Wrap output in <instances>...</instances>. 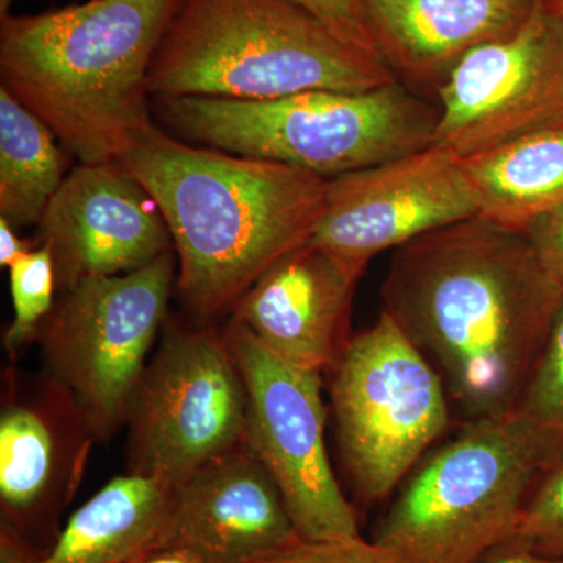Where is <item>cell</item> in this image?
Masks as SVG:
<instances>
[{
	"label": "cell",
	"instance_id": "cell-13",
	"mask_svg": "<svg viewBox=\"0 0 563 563\" xmlns=\"http://www.w3.org/2000/svg\"><path fill=\"white\" fill-rule=\"evenodd\" d=\"M38 225L65 291L139 269L173 244L157 203L120 162L74 166Z\"/></svg>",
	"mask_w": 563,
	"mask_h": 563
},
{
	"label": "cell",
	"instance_id": "cell-32",
	"mask_svg": "<svg viewBox=\"0 0 563 563\" xmlns=\"http://www.w3.org/2000/svg\"><path fill=\"white\" fill-rule=\"evenodd\" d=\"M554 5H555V3H554ZM555 7H558V9L561 10V13H562V16H563V3H561V5H555Z\"/></svg>",
	"mask_w": 563,
	"mask_h": 563
},
{
	"label": "cell",
	"instance_id": "cell-3",
	"mask_svg": "<svg viewBox=\"0 0 563 563\" xmlns=\"http://www.w3.org/2000/svg\"><path fill=\"white\" fill-rule=\"evenodd\" d=\"M180 0H90L0 21V79L80 163L152 124L147 74Z\"/></svg>",
	"mask_w": 563,
	"mask_h": 563
},
{
	"label": "cell",
	"instance_id": "cell-18",
	"mask_svg": "<svg viewBox=\"0 0 563 563\" xmlns=\"http://www.w3.org/2000/svg\"><path fill=\"white\" fill-rule=\"evenodd\" d=\"M174 484L132 473L103 485L44 553L0 540V563H129L168 547Z\"/></svg>",
	"mask_w": 563,
	"mask_h": 563
},
{
	"label": "cell",
	"instance_id": "cell-24",
	"mask_svg": "<svg viewBox=\"0 0 563 563\" xmlns=\"http://www.w3.org/2000/svg\"><path fill=\"white\" fill-rule=\"evenodd\" d=\"M246 563H406L395 551L362 537L332 542L296 539Z\"/></svg>",
	"mask_w": 563,
	"mask_h": 563
},
{
	"label": "cell",
	"instance_id": "cell-21",
	"mask_svg": "<svg viewBox=\"0 0 563 563\" xmlns=\"http://www.w3.org/2000/svg\"><path fill=\"white\" fill-rule=\"evenodd\" d=\"M514 413L542 444L548 468L563 461V306Z\"/></svg>",
	"mask_w": 563,
	"mask_h": 563
},
{
	"label": "cell",
	"instance_id": "cell-23",
	"mask_svg": "<svg viewBox=\"0 0 563 563\" xmlns=\"http://www.w3.org/2000/svg\"><path fill=\"white\" fill-rule=\"evenodd\" d=\"M506 548L563 558V461L537 481Z\"/></svg>",
	"mask_w": 563,
	"mask_h": 563
},
{
	"label": "cell",
	"instance_id": "cell-7",
	"mask_svg": "<svg viewBox=\"0 0 563 563\" xmlns=\"http://www.w3.org/2000/svg\"><path fill=\"white\" fill-rule=\"evenodd\" d=\"M343 462L363 506L387 499L450 428L442 377L390 314L352 336L332 368Z\"/></svg>",
	"mask_w": 563,
	"mask_h": 563
},
{
	"label": "cell",
	"instance_id": "cell-27",
	"mask_svg": "<svg viewBox=\"0 0 563 563\" xmlns=\"http://www.w3.org/2000/svg\"><path fill=\"white\" fill-rule=\"evenodd\" d=\"M29 251H32L31 247L16 235V229L0 218V265L3 268H10Z\"/></svg>",
	"mask_w": 563,
	"mask_h": 563
},
{
	"label": "cell",
	"instance_id": "cell-17",
	"mask_svg": "<svg viewBox=\"0 0 563 563\" xmlns=\"http://www.w3.org/2000/svg\"><path fill=\"white\" fill-rule=\"evenodd\" d=\"M58 387V385H57ZM84 420L68 393L58 387L54 406L11 401L0 418V504L2 537L24 544L25 537L49 529L47 521L76 488L84 454L74 435L87 426L66 428ZM90 432V431H88Z\"/></svg>",
	"mask_w": 563,
	"mask_h": 563
},
{
	"label": "cell",
	"instance_id": "cell-4",
	"mask_svg": "<svg viewBox=\"0 0 563 563\" xmlns=\"http://www.w3.org/2000/svg\"><path fill=\"white\" fill-rule=\"evenodd\" d=\"M398 80L291 0H180L152 58V98L269 101Z\"/></svg>",
	"mask_w": 563,
	"mask_h": 563
},
{
	"label": "cell",
	"instance_id": "cell-15",
	"mask_svg": "<svg viewBox=\"0 0 563 563\" xmlns=\"http://www.w3.org/2000/svg\"><path fill=\"white\" fill-rule=\"evenodd\" d=\"M296 539L279 488L247 443L174 484L168 547L207 563H246Z\"/></svg>",
	"mask_w": 563,
	"mask_h": 563
},
{
	"label": "cell",
	"instance_id": "cell-8",
	"mask_svg": "<svg viewBox=\"0 0 563 563\" xmlns=\"http://www.w3.org/2000/svg\"><path fill=\"white\" fill-rule=\"evenodd\" d=\"M172 251L133 272L81 282L41 324L51 380L68 393L92 439L128 421L146 355L165 320Z\"/></svg>",
	"mask_w": 563,
	"mask_h": 563
},
{
	"label": "cell",
	"instance_id": "cell-25",
	"mask_svg": "<svg viewBox=\"0 0 563 563\" xmlns=\"http://www.w3.org/2000/svg\"><path fill=\"white\" fill-rule=\"evenodd\" d=\"M291 2L298 3L303 10L312 13L344 43L384 60L366 22L362 0H291Z\"/></svg>",
	"mask_w": 563,
	"mask_h": 563
},
{
	"label": "cell",
	"instance_id": "cell-9",
	"mask_svg": "<svg viewBox=\"0 0 563 563\" xmlns=\"http://www.w3.org/2000/svg\"><path fill=\"white\" fill-rule=\"evenodd\" d=\"M225 339L246 390L247 446L279 488L299 539L362 537L325 448L322 373L284 361L240 321L231 322Z\"/></svg>",
	"mask_w": 563,
	"mask_h": 563
},
{
	"label": "cell",
	"instance_id": "cell-16",
	"mask_svg": "<svg viewBox=\"0 0 563 563\" xmlns=\"http://www.w3.org/2000/svg\"><path fill=\"white\" fill-rule=\"evenodd\" d=\"M542 0H362L395 76L439 90L466 54L512 35Z\"/></svg>",
	"mask_w": 563,
	"mask_h": 563
},
{
	"label": "cell",
	"instance_id": "cell-12",
	"mask_svg": "<svg viewBox=\"0 0 563 563\" xmlns=\"http://www.w3.org/2000/svg\"><path fill=\"white\" fill-rule=\"evenodd\" d=\"M476 214L461 158L432 144L328 179L310 243L365 273L376 255Z\"/></svg>",
	"mask_w": 563,
	"mask_h": 563
},
{
	"label": "cell",
	"instance_id": "cell-1",
	"mask_svg": "<svg viewBox=\"0 0 563 563\" xmlns=\"http://www.w3.org/2000/svg\"><path fill=\"white\" fill-rule=\"evenodd\" d=\"M384 312L442 377L462 422L517 410L563 306L525 232L476 217L391 252Z\"/></svg>",
	"mask_w": 563,
	"mask_h": 563
},
{
	"label": "cell",
	"instance_id": "cell-2",
	"mask_svg": "<svg viewBox=\"0 0 563 563\" xmlns=\"http://www.w3.org/2000/svg\"><path fill=\"white\" fill-rule=\"evenodd\" d=\"M120 163L161 209L179 288L199 317L232 309L288 252L309 243L325 181L285 163L203 150L151 124Z\"/></svg>",
	"mask_w": 563,
	"mask_h": 563
},
{
	"label": "cell",
	"instance_id": "cell-31",
	"mask_svg": "<svg viewBox=\"0 0 563 563\" xmlns=\"http://www.w3.org/2000/svg\"><path fill=\"white\" fill-rule=\"evenodd\" d=\"M551 2L555 3V5H561V3H563V0H551Z\"/></svg>",
	"mask_w": 563,
	"mask_h": 563
},
{
	"label": "cell",
	"instance_id": "cell-5",
	"mask_svg": "<svg viewBox=\"0 0 563 563\" xmlns=\"http://www.w3.org/2000/svg\"><path fill=\"white\" fill-rule=\"evenodd\" d=\"M163 118L211 150L336 177L432 146L437 114L398 80L372 91H307L269 101L177 98Z\"/></svg>",
	"mask_w": 563,
	"mask_h": 563
},
{
	"label": "cell",
	"instance_id": "cell-26",
	"mask_svg": "<svg viewBox=\"0 0 563 563\" xmlns=\"http://www.w3.org/2000/svg\"><path fill=\"white\" fill-rule=\"evenodd\" d=\"M529 236L540 261L563 287V206L533 222Z\"/></svg>",
	"mask_w": 563,
	"mask_h": 563
},
{
	"label": "cell",
	"instance_id": "cell-10",
	"mask_svg": "<svg viewBox=\"0 0 563 563\" xmlns=\"http://www.w3.org/2000/svg\"><path fill=\"white\" fill-rule=\"evenodd\" d=\"M128 421L133 473L172 484L246 443V390L225 333L166 335Z\"/></svg>",
	"mask_w": 563,
	"mask_h": 563
},
{
	"label": "cell",
	"instance_id": "cell-29",
	"mask_svg": "<svg viewBox=\"0 0 563 563\" xmlns=\"http://www.w3.org/2000/svg\"><path fill=\"white\" fill-rule=\"evenodd\" d=\"M488 563H563V558H548V555L506 548V550L498 551L493 555Z\"/></svg>",
	"mask_w": 563,
	"mask_h": 563
},
{
	"label": "cell",
	"instance_id": "cell-30",
	"mask_svg": "<svg viewBox=\"0 0 563 563\" xmlns=\"http://www.w3.org/2000/svg\"><path fill=\"white\" fill-rule=\"evenodd\" d=\"M13 3L14 0H0V21L5 20V18L10 16V10Z\"/></svg>",
	"mask_w": 563,
	"mask_h": 563
},
{
	"label": "cell",
	"instance_id": "cell-11",
	"mask_svg": "<svg viewBox=\"0 0 563 563\" xmlns=\"http://www.w3.org/2000/svg\"><path fill=\"white\" fill-rule=\"evenodd\" d=\"M433 146L465 158L563 120V16L542 0L506 38L466 54L437 90Z\"/></svg>",
	"mask_w": 563,
	"mask_h": 563
},
{
	"label": "cell",
	"instance_id": "cell-19",
	"mask_svg": "<svg viewBox=\"0 0 563 563\" xmlns=\"http://www.w3.org/2000/svg\"><path fill=\"white\" fill-rule=\"evenodd\" d=\"M477 214L510 231L563 206V120L461 158Z\"/></svg>",
	"mask_w": 563,
	"mask_h": 563
},
{
	"label": "cell",
	"instance_id": "cell-20",
	"mask_svg": "<svg viewBox=\"0 0 563 563\" xmlns=\"http://www.w3.org/2000/svg\"><path fill=\"white\" fill-rule=\"evenodd\" d=\"M54 132L0 88V218L38 224L68 176V152Z\"/></svg>",
	"mask_w": 563,
	"mask_h": 563
},
{
	"label": "cell",
	"instance_id": "cell-14",
	"mask_svg": "<svg viewBox=\"0 0 563 563\" xmlns=\"http://www.w3.org/2000/svg\"><path fill=\"white\" fill-rule=\"evenodd\" d=\"M362 272L312 243L279 258L233 307L263 346L312 372H328L350 343L351 303Z\"/></svg>",
	"mask_w": 563,
	"mask_h": 563
},
{
	"label": "cell",
	"instance_id": "cell-28",
	"mask_svg": "<svg viewBox=\"0 0 563 563\" xmlns=\"http://www.w3.org/2000/svg\"><path fill=\"white\" fill-rule=\"evenodd\" d=\"M131 563H207L201 555L177 547H165Z\"/></svg>",
	"mask_w": 563,
	"mask_h": 563
},
{
	"label": "cell",
	"instance_id": "cell-22",
	"mask_svg": "<svg viewBox=\"0 0 563 563\" xmlns=\"http://www.w3.org/2000/svg\"><path fill=\"white\" fill-rule=\"evenodd\" d=\"M9 272L14 318L5 335V346L14 352L35 339L41 324L54 309L57 276L54 258L46 246L29 251L10 266Z\"/></svg>",
	"mask_w": 563,
	"mask_h": 563
},
{
	"label": "cell",
	"instance_id": "cell-6",
	"mask_svg": "<svg viewBox=\"0 0 563 563\" xmlns=\"http://www.w3.org/2000/svg\"><path fill=\"white\" fill-rule=\"evenodd\" d=\"M462 426L418 463L374 533L406 563H488L548 470L542 444L517 415Z\"/></svg>",
	"mask_w": 563,
	"mask_h": 563
}]
</instances>
